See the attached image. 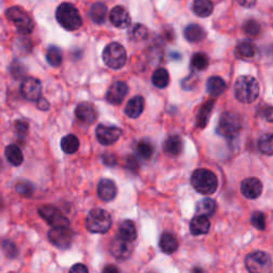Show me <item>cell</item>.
<instances>
[{"mask_svg": "<svg viewBox=\"0 0 273 273\" xmlns=\"http://www.w3.org/2000/svg\"><path fill=\"white\" fill-rule=\"evenodd\" d=\"M108 8L104 2H95L89 10V18L94 24L102 25L107 20Z\"/></svg>", "mask_w": 273, "mask_h": 273, "instance_id": "20", "label": "cell"}, {"mask_svg": "<svg viewBox=\"0 0 273 273\" xmlns=\"http://www.w3.org/2000/svg\"><path fill=\"white\" fill-rule=\"evenodd\" d=\"M102 60L112 70L122 68L127 61V54L124 46L116 42L108 44L102 52Z\"/></svg>", "mask_w": 273, "mask_h": 273, "instance_id": "6", "label": "cell"}, {"mask_svg": "<svg viewBox=\"0 0 273 273\" xmlns=\"http://www.w3.org/2000/svg\"><path fill=\"white\" fill-rule=\"evenodd\" d=\"M148 36V28L141 25V24H134L128 29V38H130V41L134 42H141L146 40Z\"/></svg>", "mask_w": 273, "mask_h": 273, "instance_id": "30", "label": "cell"}, {"mask_svg": "<svg viewBox=\"0 0 273 273\" xmlns=\"http://www.w3.org/2000/svg\"><path fill=\"white\" fill-rule=\"evenodd\" d=\"M214 106V100H210L206 102L204 105L200 107L198 114V116H196L198 125L200 128H205L207 126L208 122H210Z\"/></svg>", "mask_w": 273, "mask_h": 273, "instance_id": "29", "label": "cell"}, {"mask_svg": "<svg viewBox=\"0 0 273 273\" xmlns=\"http://www.w3.org/2000/svg\"><path fill=\"white\" fill-rule=\"evenodd\" d=\"M15 130L20 136H26L28 134V124L24 121H18L15 123Z\"/></svg>", "mask_w": 273, "mask_h": 273, "instance_id": "44", "label": "cell"}, {"mask_svg": "<svg viewBox=\"0 0 273 273\" xmlns=\"http://www.w3.org/2000/svg\"><path fill=\"white\" fill-rule=\"evenodd\" d=\"M96 139L102 146H111L122 136L121 128L106 124H100L96 127Z\"/></svg>", "mask_w": 273, "mask_h": 273, "instance_id": "10", "label": "cell"}, {"mask_svg": "<svg viewBox=\"0 0 273 273\" xmlns=\"http://www.w3.org/2000/svg\"><path fill=\"white\" fill-rule=\"evenodd\" d=\"M20 92L24 98L31 102H36L41 98L42 86L38 79L34 77H26L22 80L20 86Z\"/></svg>", "mask_w": 273, "mask_h": 273, "instance_id": "12", "label": "cell"}, {"mask_svg": "<svg viewBox=\"0 0 273 273\" xmlns=\"http://www.w3.org/2000/svg\"><path fill=\"white\" fill-rule=\"evenodd\" d=\"M152 82L158 89H164L170 84V75L166 68H157L152 76Z\"/></svg>", "mask_w": 273, "mask_h": 273, "instance_id": "32", "label": "cell"}, {"mask_svg": "<svg viewBox=\"0 0 273 273\" xmlns=\"http://www.w3.org/2000/svg\"><path fill=\"white\" fill-rule=\"evenodd\" d=\"M56 18L68 31H76L82 26V18L77 8L70 2H63L56 11Z\"/></svg>", "mask_w": 273, "mask_h": 273, "instance_id": "1", "label": "cell"}, {"mask_svg": "<svg viewBox=\"0 0 273 273\" xmlns=\"http://www.w3.org/2000/svg\"><path fill=\"white\" fill-rule=\"evenodd\" d=\"M46 60L54 68H58L62 64L63 54L58 46L50 45L47 48L46 52Z\"/></svg>", "mask_w": 273, "mask_h": 273, "instance_id": "33", "label": "cell"}, {"mask_svg": "<svg viewBox=\"0 0 273 273\" xmlns=\"http://www.w3.org/2000/svg\"><path fill=\"white\" fill-rule=\"evenodd\" d=\"M246 267L252 273H267L272 269V260L264 252H253L246 258Z\"/></svg>", "mask_w": 273, "mask_h": 273, "instance_id": "8", "label": "cell"}, {"mask_svg": "<svg viewBox=\"0 0 273 273\" xmlns=\"http://www.w3.org/2000/svg\"><path fill=\"white\" fill-rule=\"evenodd\" d=\"M2 168H4V164H2V159H0V172L2 171Z\"/></svg>", "mask_w": 273, "mask_h": 273, "instance_id": "51", "label": "cell"}, {"mask_svg": "<svg viewBox=\"0 0 273 273\" xmlns=\"http://www.w3.org/2000/svg\"><path fill=\"white\" fill-rule=\"evenodd\" d=\"M70 272H75V273H79V272L86 273L88 271H89V269H88L84 264H76L75 266H73V267L70 268Z\"/></svg>", "mask_w": 273, "mask_h": 273, "instance_id": "46", "label": "cell"}, {"mask_svg": "<svg viewBox=\"0 0 273 273\" xmlns=\"http://www.w3.org/2000/svg\"><path fill=\"white\" fill-rule=\"evenodd\" d=\"M262 192V184L256 178H248L242 182V194L250 200L258 198Z\"/></svg>", "mask_w": 273, "mask_h": 273, "instance_id": "17", "label": "cell"}, {"mask_svg": "<svg viewBox=\"0 0 273 273\" xmlns=\"http://www.w3.org/2000/svg\"><path fill=\"white\" fill-rule=\"evenodd\" d=\"M136 152L138 155L144 159V160H148L152 157L155 152V148L152 146V143L150 142L148 140H142L138 143L136 146Z\"/></svg>", "mask_w": 273, "mask_h": 273, "instance_id": "35", "label": "cell"}, {"mask_svg": "<svg viewBox=\"0 0 273 273\" xmlns=\"http://www.w3.org/2000/svg\"><path fill=\"white\" fill-rule=\"evenodd\" d=\"M260 116L269 123H273V106H267L262 108Z\"/></svg>", "mask_w": 273, "mask_h": 273, "instance_id": "43", "label": "cell"}, {"mask_svg": "<svg viewBox=\"0 0 273 273\" xmlns=\"http://www.w3.org/2000/svg\"><path fill=\"white\" fill-rule=\"evenodd\" d=\"M126 166L130 168V170H134V168H138V162H136L134 157H130L127 159Z\"/></svg>", "mask_w": 273, "mask_h": 273, "instance_id": "48", "label": "cell"}, {"mask_svg": "<svg viewBox=\"0 0 273 273\" xmlns=\"http://www.w3.org/2000/svg\"><path fill=\"white\" fill-rule=\"evenodd\" d=\"M50 242L60 248H68L73 242V232L70 228H52L48 232Z\"/></svg>", "mask_w": 273, "mask_h": 273, "instance_id": "11", "label": "cell"}, {"mask_svg": "<svg viewBox=\"0 0 273 273\" xmlns=\"http://www.w3.org/2000/svg\"><path fill=\"white\" fill-rule=\"evenodd\" d=\"M216 205L214 200L210 198H205L203 200H200L198 203L196 212L200 216H210L216 212Z\"/></svg>", "mask_w": 273, "mask_h": 273, "instance_id": "34", "label": "cell"}, {"mask_svg": "<svg viewBox=\"0 0 273 273\" xmlns=\"http://www.w3.org/2000/svg\"><path fill=\"white\" fill-rule=\"evenodd\" d=\"M136 236H138L136 228L132 220H125L121 223V226L118 228V237L126 240L128 242H132L136 239Z\"/></svg>", "mask_w": 273, "mask_h": 273, "instance_id": "23", "label": "cell"}, {"mask_svg": "<svg viewBox=\"0 0 273 273\" xmlns=\"http://www.w3.org/2000/svg\"><path fill=\"white\" fill-rule=\"evenodd\" d=\"M210 228V222L205 216H196L190 223V232L194 236L207 234Z\"/></svg>", "mask_w": 273, "mask_h": 273, "instance_id": "22", "label": "cell"}, {"mask_svg": "<svg viewBox=\"0 0 273 273\" xmlns=\"http://www.w3.org/2000/svg\"><path fill=\"white\" fill-rule=\"evenodd\" d=\"M184 36L188 42L198 43L205 38L206 32L200 25H196V24H191V25L184 28Z\"/></svg>", "mask_w": 273, "mask_h": 273, "instance_id": "24", "label": "cell"}, {"mask_svg": "<svg viewBox=\"0 0 273 273\" xmlns=\"http://www.w3.org/2000/svg\"><path fill=\"white\" fill-rule=\"evenodd\" d=\"M237 2L244 8H252L256 4V0H237Z\"/></svg>", "mask_w": 273, "mask_h": 273, "instance_id": "49", "label": "cell"}, {"mask_svg": "<svg viewBox=\"0 0 273 273\" xmlns=\"http://www.w3.org/2000/svg\"><path fill=\"white\" fill-rule=\"evenodd\" d=\"M75 114L80 122L84 124H93L98 118V112L90 102H80L76 107Z\"/></svg>", "mask_w": 273, "mask_h": 273, "instance_id": "16", "label": "cell"}, {"mask_svg": "<svg viewBox=\"0 0 273 273\" xmlns=\"http://www.w3.org/2000/svg\"><path fill=\"white\" fill-rule=\"evenodd\" d=\"M236 52L242 58H252L255 54V47L251 42L242 41L237 45Z\"/></svg>", "mask_w": 273, "mask_h": 273, "instance_id": "37", "label": "cell"}, {"mask_svg": "<svg viewBox=\"0 0 273 273\" xmlns=\"http://www.w3.org/2000/svg\"><path fill=\"white\" fill-rule=\"evenodd\" d=\"M182 139L180 136H170L164 143V152L168 156L175 157L178 156L182 150Z\"/></svg>", "mask_w": 273, "mask_h": 273, "instance_id": "21", "label": "cell"}, {"mask_svg": "<svg viewBox=\"0 0 273 273\" xmlns=\"http://www.w3.org/2000/svg\"><path fill=\"white\" fill-rule=\"evenodd\" d=\"M242 123L240 116L235 112L226 111L220 116L218 132L228 139H232L235 138L239 134V132L242 130Z\"/></svg>", "mask_w": 273, "mask_h": 273, "instance_id": "7", "label": "cell"}, {"mask_svg": "<svg viewBox=\"0 0 273 273\" xmlns=\"http://www.w3.org/2000/svg\"><path fill=\"white\" fill-rule=\"evenodd\" d=\"M102 271L109 273V272H118L120 270L116 266H112V264H110V266H107L106 268H104Z\"/></svg>", "mask_w": 273, "mask_h": 273, "instance_id": "50", "label": "cell"}, {"mask_svg": "<svg viewBox=\"0 0 273 273\" xmlns=\"http://www.w3.org/2000/svg\"><path fill=\"white\" fill-rule=\"evenodd\" d=\"M38 105L36 107L40 109V110H43V111H46L50 109V102H48L45 98H40L38 100Z\"/></svg>", "mask_w": 273, "mask_h": 273, "instance_id": "47", "label": "cell"}, {"mask_svg": "<svg viewBox=\"0 0 273 273\" xmlns=\"http://www.w3.org/2000/svg\"><path fill=\"white\" fill-rule=\"evenodd\" d=\"M6 15L18 29L20 34L28 36L34 29V22L31 16L20 6H11L6 10Z\"/></svg>", "mask_w": 273, "mask_h": 273, "instance_id": "5", "label": "cell"}, {"mask_svg": "<svg viewBox=\"0 0 273 273\" xmlns=\"http://www.w3.org/2000/svg\"><path fill=\"white\" fill-rule=\"evenodd\" d=\"M208 64H210V59L203 52H198L194 54V57L191 58V66L196 70H203L207 68Z\"/></svg>", "mask_w": 273, "mask_h": 273, "instance_id": "38", "label": "cell"}, {"mask_svg": "<svg viewBox=\"0 0 273 273\" xmlns=\"http://www.w3.org/2000/svg\"><path fill=\"white\" fill-rule=\"evenodd\" d=\"M132 242H128L122 238L116 237L112 240L110 244V253L114 256L116 260H123L130 256L132 252Z\"/></svg>", "mask_w": 273, "mask_h": 273, "instance_id": "15", "label": "cell"}, {"mask_svg": "<svg viewBox=\"0 0 273 273\" xmlns=\"http://www.w3.org/2000/svg\"><path fill=\"white\" fill-rule=\"evenodd\" d=\"M236 98L244 104H251L255 102L260 94V86L258 80L251 76L239 77L234 86Z\"/></svg>", "mask_w": 273, "mask_h": 273, "instance_id": "2", "label": "cell"}, {"mask_svg": "<svg viewBox=\"0 0 273 273\" xmlns=\"http://www.w3.org/2000/svg\"><path fill=\"white\" fill-rule=\"evenodd\" d=\"M118 194L116 184L111 180L104 178L98 184V196L104 202H110L114 200Z\"/></svg>", "mask_w": 273, "mask_h": 273, "instance_id": "18", "label": "cell"}, {"mask_svg": "<svg viewBox=\"0 0 273 273\" xmlns=\"http://www.w3.org/2000/svg\"><path fill=\"white\" fill-rule=\"evenodd\" d=\"M127 94L128 86L123 82H116L110 86L106 94V100L111 105H120L123 102Z\"/></svg>", "mask_w": 273, "mask_h": 273, "instance_id": "13", "label": "cell"}, {"mask_svg": "<svg viewBox=\"0 0 273 273\" xmlns=\"http://www.w3.org/2000/svg\"><path fill=\"white\" fill-rule=\"evenodd\" d=\"M144 106H146V102L142 96H134L132 98L128 100L125 107V114L128 118H139L144 110Z\"/></svg>", "mask_w": 273, "mask_h": 273, "instance_id": "19", "label": "cell"}, {"mask_svg": "<svg viewBox=\"0 0 273 273\" xmlns=\"http://www.w3.org/2000/svg\"><path fill=\"white\" fill-rule=\"evenodd\" d=\"M2 246L4 254L9 258H15L16 256H18V248H16V246L12 242H10V240L4 239L2 242Z\"/></svg>", "mask_w": 273, "mask_h": 273, "instance_id": "42", "label": "cell"}, {"mask_svg": "<svg viewBox=\"0 0 273 273\" xmlns=\"http://www.w3.org/2000/svg\"><path fill=\"white\" fill-rule=\"evenodd\" d=\"M251 223L255 228L264 230L266 228V216L260 212H255L251 216Z\"/></svg>", "mask_w": 273, "mask_h": 273, "instance_id": "41", "label": "cell"}, {"mask_svg": "<svg viewBox=\"0 0 273 273\" xmlns=\"http://www.w3.org/2000/svg\"><path fill=\"white\" fill-rule=\"evenodd\" d=\"M111 226L112 218L110 214L102 208H94L86 216V230L94 234H105L111 228Z\"/></svg>", "mask_w": 273, "mask_h": 273, "instance_id": "4", "label": "cell"}, {"mask_svg": "<svg viewBox=\"0 0 273 273\" xmlns=\"http://www.w3.org/2000/svg\"><path fill=\"white\" fill-rule=\"evenodd\" d=\"M102 162L106 166H116V157L114 154H111V152H106V154L102 156Z\"/></svg>", "mask_w": 273, "mask_h": 273, "instance_id": "45", "label": "cell"}, {"mask_svg": "<svg viewBox=\"0 0 273 273\" xmlns=\"http://www.w3.org/2000/svg\"><path fill=\"white\" fill-rule=\"evenodd\" d=\"M191 184L198 194L210 196L218 188V180L216 174L207 168H198L191 176Z\"/></svg>", "mask_w": 273, "mask_h": 273, "instance_id": "3", "label": "cell"}, {"mask_svg": "<svg viewBox=\"0 0 273 273\" xmlns=\"http://www.w3.org/2000/svg\"><path fill=\"white\" fill-rule=\"evenodd\" d=\"M109 18L112 25L120 29L127 28L128 26H130L132 24V18L130 12L122 6H114L110 12Z\"/></svg>", "mask_w": 273, "mask_h": 273, "instance_id": "14", "label": "cell"}, {"mask_svg": "<svg viewBox=\"0 0 273 273\" xmlns=\"http://www.w3.org/2000/svg\"><path fill=\"white\" fill-rule=\"evenodd\" d=\"M244 34L250 36V38H256L258 36V34H260V24L254 20H250L244 22Z\"/></svg>", "mask_w": 273, "mask_h": 273, "instance_id": "39", "label": "cell"}, {"mask_svg": "<svg viewBox=\"0 0 273 273\" xmlns=\"http://www.w3.org/2000/svg\"><path fill=\"white\" fill-rule=\"evenodd\" d=\"M4 155L8 162H9L12 166H18L24 162V155L22 152V150L14 144H10L4 150Z\"/></svg>", "mask_w": 273, "mask_h": 273, "instance_id": "28", "label": "cell"}, {"mask_svg": "<svg viewBox=\"0 0 273 273\" xmlns=\"http://www.w3.org/2000/svg\"><path fill=\"white\" fill-rule=\"evenodd\" d=\"M192 10L198 18H208L214 11V4L212 0H194Z\"/></svg>", "mask_w": 273, "mask_h": 273, "instance_id": "27", "label": "cell"}, {"mask_svg": "<svg viewBox=\"0 0 273 273\" xmlns=\"http://www.w3.org/2000/svg\"><path fill=\"white\" fill-rule=\"evenodd\" d=\"M258 148L264 155H273V134H264L258 139Z\"/></svg>", "mask_w": 273, "mask_h": 273, "instance_id": "36", "label": "cell"}, {"mask_svg": "<svg viewBox=\"0 0 273 273\" xmlns=\"http://www.w3.org/2000/svg\"><path fill=\"white\" fill-rule=\"evenodd\" d=\"M226 89V82L219 76H212L207 80V91L214 98H218V96L223 94Z\"/></svg>", "mask_w": 273, "mask_h": 273, "instance_id": "26", "label": "cell"}, {"mask_svg": "<svg viewBox=\"0 0 273 273\" xmlns=\"http://www.w3.org/2000/svg\"><path fill=\"white\" fill-rule=\"evenodd\" d=\"M79 139L73 134H66V136H63L61 140V148L62 150L66 152V154L72 155L75 154V152L79 148Z\"/></svg>", "mask_w": 273, "mask_h": 273, "instance_id": "31", "label": "cell"}, {"mask_svg": "<svg viewBox=\"0 0 273 273\" xmlns=\"http://www.w3.org/2000/svg\"><path fill=\"white\" fill-rule=\"evenodd\" d=\"M38 214L52 228H70V220L58 208L45 205L38 208Z\"/></svg>", "mask_w": 273, "mask_h": 273, "instance_id": "9", "label": "cell"}, {"mask_svg": "<svg viewBox=\"0 0 273 273\" xmlns=\"http://www.w3.org/2000/svg\"><path fill=\"white\" fill-rule=\"evenodd\" d=\"M159 246L166 254H173L178 248V239L170 232H164L159 240Z\"/></svg>", "mask_w": 273, "mask_h": 273, "instance_id": "25", "label": "cell"}, {"mask_svg": "<svg viewBox=\"0 0 273 273\" xmlns=\"http://www.w3.org/2000/svg\"><path fill=\"white\" fill-rule=\"evenodd\" d=\"M15 189H16V192H18V194L22 196H31L32 194H34V184H32L31 182H20L16 184L15 186Z\"/></svg>", "mask_w": 273, "mask_h": 273, "instance_id": "40", "label": "cell"}]
</instances>
